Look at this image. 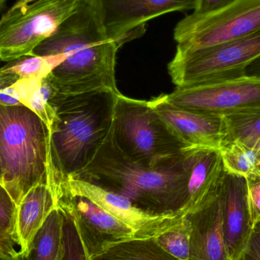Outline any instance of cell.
<instances>
[{"mask_svg":"<svg viewBox=\"0 0 260 260\" xmlns=\"http://www.w3.org/2000/svg\"><path fill=\"white\" fill-rule=\"evenodd\" d=\"M235 260H260V223L254 226L247 245Z\"/></svg>","mask_w":260,"mask_h":260,"instance_id":"83f0119b","label":"cell"},{"mask_svg":"<svg viewBox=\"0 0 260 260\" xmlns=\"http://www.w3.org/2000/svg\"><path fill=\"white\" fill-rule=\"evenodd\" d=\"M193 148L190 147L177 161L149 168L121 152L111 132L91 163L73 178L86 180L123 196L136 207L152 215L180 214L187 200Z\"/></svg>","mask_w":260,"mask_h":260,"instance_id":"7a4b0ae2","label":"cell"},{"mask_svg":"<svg viewBox=\"0 0 260 260\" xmlns=\"http://www.w3.org/2000/svg\"><path fill=\"white\" fill-rule=\"evenodd\" d=\"M117 44L105 31L100 14L87 0L30 56L65 53L67 59L47 76L56 94L120 92L116 84Z\"/></svg>","mask_w":260,"mask_h":260,"instance_id":"6da1fadb","label":"cell"},{"mask_svg":"<svg viewBox=\"0 0 260 260\" xmlns=\"http://www.w3.org/2000/svg\"><path fill=\"white\" fill-rule=\"evenodd\" d=\"M226 172L219 149L194 147L188 183L187 200L180 214L183 217L201 208L221 189Z\"/></svg>","mask_w":260,"mask_h":260,"instance_id":"2e32d148","label":"cell"},{"mask_svg":"<svg viewBox=\"0 0 260 260\" xmlns=\"http://www.w3.org/2000/svg\"><path fill=\"white\" fill-rule=\"evenodd\" d=\"M246 180L250 218L254 228L260 223V177H250Z\"/></svg>","mask_w":260,"mask_h":260,"instance_id":"4316f807","label":"cell"},{"mask_svg":"<svg viewBox=\"0 0 260 260\" xmlns=\"http://www.w3.org/2000/svg\"><path fill=\"white\" fill-rule=\"evenodd\" d=\"M165 102L204 114L224 116L260 108V77L245 76L177 87Z\"/></svg>","mask_w":260,"mask_h":260,"instance_id":"9c48e42d","label":"cell"},{"mask_svg":"<svg viewBox=\"0 0 260 260\" xmlns=\"http://www.w3.org/2000/svg\"><path fill=\"white\" fill-rule=\"evenodd\" d=\"M260 57V29L243 38L192 51L176 50L168 73L176 86L247 75Z\"/></svg>","mask_w":260,"mask_h":260,"instance_id":"52a82bcc","label":"cell"},{"mask_svg":"<svg viewBox=\"0 0 260 260\" xmlns=\"http://www.w3.org/2000/svg\"><path fill=\"white\" fill-rule=\"evenodd\" d=\"M94 260H178L167 253L155 238L132 239L116 244Z\"/></svg>","mask_w":260,"mask_h":260,"instance_id":"44dd1931","label":"cell"},{"mask_svg":"<svg viewBox=\"0 0 260 260\" xmlns=\"http://www.w3.org/2000/svg\"><path fill=\"white\" fill-rule=\"evenodd\" d=\"M64 215L55 208L30 243L26 253H17L16 260H58L65 252Z\"/></svg>","mask_w":260,"mask_h":260,"instance_id":"ac0fdd59","label":"cell"},{"mask_svg":"<svg viewBox=\"0 0 260 260\" xmlns=\"http://www.w3.org/2000/svg\"><path fill=\"white\" fill-rule=\"evenodd\" d=\"M50 189L56 208L74 221L90 259L102 254L116 244L136 238L129 226L89 199L72 195L58 188Z\"/></svg>","mask_w":260,"mask_h":260,"instance_id":"8fae6325","label":"cell"},{"mask_svg":"<svg viewBox=\"0 0 260 260\" xmlns=\"http://www.w3.org/2000/svg\"><path fill=\"white\" fill-rule=\"evenodd\" d=\"M0 105L4 107L22 106L12 85L0 88Z\"/></svg>","mask_w":260,"mask_h":260,"instance_id":"f546056e","label":"cell"},{"mask_svg":"<svg viewBox=\"0 0 260 260\" xmlns=\"http://www.w3.org/2000/svg\"><path fill=\"white\" fill-rule=\"evenodd\" d=\"M82 0H17L0 18V60L31 55L79 9Z\"/></svg>","mask_w":260,"mask_h":260,"instance_id":"8992f818","label":"cell"},{"mask_svg":"<svg viewBox=\"0 0 260 260\" xmlns=\"http://www.w3.org/2000/svg\"><path fill=\"white\" fill-rule=\"evenodd\" d=\"M153 109L171 133L189 147L219 149L229 139L224 117L173 106L163 96L150 101Z\"/></svg>","mask_w":260,"mask_h":260,"instance_id":"4fadbf2b","label":"cell"},{"mask_svg":"<svg viewBox=\"0 0 260 260\" xmlns=\"http://www.w3.org/2000/svg\"><path fill=\"white\" fill-rule=\"evenodd\" d=\"M191 225L184 217L177 225L156 238L157 244L171 256L178 260H187L190 247Z\"/></svg>","mask_w":260,"mask_h":260,"instance_id":"cb8c5ba5","label":"cell"},{"mask_svg":"<svg viewBox=\"0 0 260 260\" xmlns=\"http://www.w3.org/2000/svg\"><path fill=\"white\" fill-rule=\"evenodd\" d=\"M99 11L105 31L119 48L140 38L150 20L194 10L197 0H87Z\"/></svg>","mask_w":260,"mask_h":260,"instance_id":"7c38bea8","label":"cell"},{"mask_svg":"<svg viewBox=\"0 0 260 260\" xmlns=\"http://www.w3.org/2000/svg\"><path fill=\"white\" fill-rule=\"evenodd\" d=\"M58 260H67V258H66L65 256V252H64L63 254L59 257V259Z\"/></svg>","mask_w":260,"mask_h":260,"instance_id":"d590c367","label":"cell"},{"mask_svg":"<svg viewBox=\"0 0 260 260\" xmlns=\"http://www.w3.org/2000/svg\"><path fill=\"white\" fill-rule=\"evenodd\" d=\"M66 59L65 53L48 56H24L8 62L0 69V74L14 76L17 79H44Z\"/></svg>","mask_w":260,"mask_h":260,"instance_id":"7402d4cb","label":"cell"},{"mask_svg":"<svg viewBox=\"0 0 260 260\" xmlns=\"http://www.w3.org/2000/svg\"><path fill=\"white\" fill-rule=\"evenodd\" d=\"M248 76H257L260 77V57L256 61L250 64L246 72Z\"/></svg>","mask_w":260,"mask_h":260,"instance_id":"1f68e13d","label":"cell"},{"mask_svg":"<svg viewBox=\"0 0 260 260\" xmlns=\"http://www.w3.org/2000/svg\"><path fill=\"white\" fill-rule=\"evenodd\" d=\"M0 183L3 184V174H2L1 166H0Z\"/></svg>","mask_w":260,"mask_h":260,"instance_id":"e575fe53","label":"cell"},{"mask_svg":"<svg viewBox=\"0 0 260 260\" xmlns=\"http://www.w3.org/2000/svg\"><path fill=\"white\" fill-rule=\"evenodd\" d=\"M49 132L24 106L0 105V166L3 186L16 206L36 185L47 182Z\"/></svg>","mask_w":260,"mask_h":260,"instance_id":"277c9868","label":"cell"},{"mask_svg":"<svg viewBox=\"0 0 260 260\" xmlns=\"http://www.w3.org/2000/svg\"><path fill=\"white\" fill-rule=\"evenodd\" d=\"M221 194L226 248L229 259L235 260L247 245L253 229L245 177L226 173Z\"/></svg>","mask_w":260,"mask_h":260,"instance_id":"5bb4252c","label":"cell"},{"mask_svg":"<svg viewBox=\"0 0 260 260\" xmlns=\"http://www.w3.org/2000/svg\"><path fill=\"white\" fill-rule=\"evenodd\" d=\"M15 213L16 205L3 184L0 183V231L11 240L13 236Z\"/></svg>","mask_w":260,"mask_h":260,"instance_id":"484cf974","label":"cell"},{"mask_svg":"<svg viewBox=\"0 0 260 260\" xmlns=\"http://www.w3.org/2000/svg\"><path fill=\"white\" fill-rule=\"evenodd\" d=\"M229 140H238L260 155V108L223 116Z\"/></svg>","mask_w":260,"mask_h":260,"instance_id":"603a6c76","label":"cell"},{"mask_svg":"<svg viewBox=\"0 0 260 260\" xmlns=\"http://www.w3.org/2000/svg\"><path fill=\"white\" fill-rule=\"evenodd\" d=\"M0 250L12 255V256H16L18 253V250L15 248V244L12 242V240L7 236V235L3 234L0 231Z\"/></svg>","mask_w":260,"mask_h":260,"instance_id":"4dcf8cb0","label":"cell"},{"mask_svg":"<svg viewBox=\"0 0 260 260\" xmlns=\"http://www.w3.org/2000/svg\"><path fill=\"white\" fill-rule=\"evenodd\" d=\"M227 174L248 178L260 177V155L238 140H229L219 148Z\"/></svg>","mask_w":260,"mask_h":260,"instance_id":"ffe728a7","label":"cell"},{"mask_svg":"<svg viewBox=\"0 0 260 260\" xmlns=\"http://www.w3.org/2000/svg\"><path fill=\"white\" fill-rule=\"evenodd\" d=\"M56 208L54 197L47 182L32 187L16 206L12 242L18 253L27 251L30 243L52 211Z\"/></svg>","mask_w":260,"mask_h":260,"instance_id":"e0dca14e","label":"cell"},{"mask_svg":"<svg viewBox=\"0 0 260 260\" xmlns=\"http://www.w3.org/2000/svg\"><path fill=\"white\" fill-rule=\"evenodd\" d=\"M8 0H0V10H2V9H3L5 4H6V2Z\"/></svg>","mask_w":260,"mask_h":260,"instance_id":"836d02e7","label":"cell"},{"mask_svg":"<svg viewBox=\"0 0 260 260\" xmlns=\"http://www.w3.org/2000/svg\"><path fill=\"white\" fill-rule=\"evenodd\" d=\"M62 214L64 215L63 244L67 260H89L74 221L68 215Z\"/></svg>","mask_w":260,"mask_h":260,"instance_id":"d4e9b609","label":"cell"},{"mask_svg":"<svg viewBox=\"0 0 260 260\" xmlns=\"http://www.w3.org/2000/svg\"><path fill=\"white\" fill-rule=\"evenodd\" d=\"M111 136L117 148L133 161L158 168L181 159L190 147L176 137L151 103L117 94Z\"/></svg>","mask_w":260,"mask_h":260,"instance_id":"5b68a950","label":"cell"},{"mask_svg":"<svg viewBox=\"0 0 260 260\" xmlns=\"http://www.w3.org/2000/svg\"><path fill=\"white\" fill-rule=\"evenodd\" d=\"M260 29V0H238L205 14L180 20L174 30L177 50L192 51L224 44Z\"/></svg>","mask_w":260,"mask_h":260,"instance_id":"ba28073f","label":"cell"},{"mask_svg":"<svg viewBox=\"0 0 260 260\" xmlns=\"http://www.w3.org/2000/svg\"><path fill=\"white\" fill-rule=\"evenodd\" d=\"M89 260H94V259H90Z\"/></svg>","mask_w":260,"mask_h":260,"instance_id":"8d00e7d4","label":"cell"},{"mask_svg":"<svg viewBox=\"0 0 260 260\" xmlns=\"http://www.w3.org/2000/svg\"><path fill=\"white\" fill-rule=\"evenodd\" d=\"M0 260H16V258H15V256H12V255L0 250Z\"/></svg>","mask_w":260,"mask_h":260,"instance_id":"d6a6232c","label":"cell"},{"mask_svg":"<svg viewBox=\"0 0 260 260\" xmlns=\"http://www.w3.org/2000/svg\"><path fill=\"white\" fill-rule=\"evenodd\" d=\"M47 183L72 195L89 199L104 210L120 220L134 232L135 239L157 238L177 225L184 217L181 214L155 215L136 207L123 196L108 190L82 179L61 178L47 170Z\"/></svg>","mask_w":260,"mask_h":260,"instance_id":"30bf717a","label":"cell"},{"mask_svg":"<svg viewBox=\"0 0 260 260\" xmlns=\"http://www.w3.org/2000/svg\"><path fill=\"white\" fill-rule=\"evenodd\" d=\"M117 95L54 94L50 100L56 110L49 131L50 172L61 178L77 177L88 167L112 130Z\"/></svg>","mask_w":260,"mask_h":260,"instance_id":"3957f363","label":"cell"},{"mask_svg":"<svg viewBox=\"0 0 260 260\" xmlns=\"http://www.w3.org/2000/svg\"><path fill=\"white\" fill-rule=\"evenodd\" d=\"M11 85L22 105L35 113L50 131L56 118V110L50 100L56 91L47 78L17 79Z\"/></svg>","mask_w":260,"mask_h":260,"instance_id":"d6986e66","label":"cell"},{"mask_svg":"<svg viewBox=\"0 0 260 260\" xmlns=\"http://www.w3.org/2000/svg\"><path fill=\"white\" fill-rule=\"evenodd\" d=\"M222 186L208 203L185 216L191 225L187 260H230L223 231Z\"/></svg>","mask_w":260,"mask_h":260,"instance_id":"9a60e30c","label":"cell"},{"mask_svg":"<svg viewBox=\"0 0 260 260\" xmlns=\"http://www.w3.org/2000/svg\"><path fill=\"white\" fill-rule=\"evenodd\" d=\"M238 0H197L193 13L205 14L223 9Z\"/></svg>","mask_w":260,"mask_h":260,"instance_id":"f1b7e54d","label":"cell"}]
</instances>
